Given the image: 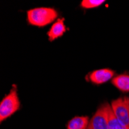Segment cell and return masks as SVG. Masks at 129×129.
<instances>
[{"label": "cell", "mask_w": 129, "mask_h": 129, "mask_svg": "<svg viewBox=\"0 0 129 129\" xmlns=\"http://www.w3.org/2000/svg\"><path fill=\"white\" fill-rule=\"evenodd\" d=\"M108 129H129L124 124H122L116 117L114 115L111 105L108 104Z\"/></svg>", "instance_id": "9"}, {"label": "cell", "mask_w": 129, "mask_h": 129, "mask_svg": "<svg viewBox=\"0 0 129 129\" xmlns=\"http://www.w3.org/2000/svg\"><path fill=\"white\" fill-rule=\"evenodd\" d=\"M19 107L20 102L18 97L17 87L13 85L9 93L0 103V121L3 122L9 118L19 109Z\"/></svg>", "instance_id": "2"}, {"label": "cell", "mask_w": 129, "mask_h": 129, "mask_svg": "<svg viewBox=\"0 0 129 129\" xmlns=\"http://www.w3.org/2000/svg\"><path fill=\"white\" fill-rule=\"evenodd\" d=\"M104 3V0H83L81 2V7L89 9H93V8H97L102 5Z\"/></svg>", "instance_id": "10"}, {"label": "cell", "mask_w": 129, "mask_h": 129, "mask_svg": "<svg viewBox=\"0 0 129 129\" xmlns=\"http://www.w3.org/2000/svg\"><path fill=\"white\" fill-rule=\"evenodd\" d=\"M112 84L121 92H129V75L121 74L112 79Z\"/></svg>", "instance_id": "7"}, {"label": "cell", "mask_w": 129, "mask_h": 129, "mask_svg": "<svg viewBox=\"0 0 129 129\" xmlns=\"http://www.w3.org/2000/svg\"><path fill=\"white\" fill-rule=\"evenodd\" d=\"M67 31L66 26L64 24V19L60 18L57 19L47 32V36L50 41H53L58 38L61 37Z\"/></svg>", "instance_id": "6"}, {"label": "cell", "mask_w": 129, "mask_h": 129, "mask_svg": "<svg viewBox=\"0 0 129 129\" xmlns=\"http://www.w3.org/2000/svg\"><path fill=\"white\" fill-rule=\"evenodd\" d=\"M58 16L57 11L53 8L39 7L27 11V21L32 26L44 27L53 22Z\"/></svg>", "instance_id": "1"}, {"label": "cell", "mask_w": 129, "mask_h": 129, "mask_svg": "<svg viewBox=\"0 0 129 129\" xmlns=\"http://www.w3.org/2000/svg\"><path fill=\"white\" fill-rule=\"evenodd\" d=\"M111 108L116 118L129 128V97H121L114 100Z\"/></svg>", "instance_id": "3"}, {"label": "cell", "mask_w": 129, "mask_h": 129, "mask_svg": "<svg viewBox=\"0 0 129 129\" xmlns=\"http://www.w3.org/2000/svg\"><path fill=\"white\" fill-rule=\"evenodd\" d=\"M114 75V72L111 69H99L93 70L89 75V79L94 84H102L109 81Z\"/></svg>", "instance_id": "5"}, {"label": "cell", "mask_w": 129, "mask_h": 129, "mask_svg": "<svg viewBox=\"0 0 129 129\" xmlns=\"http://www.w3.org/2000/svg\"><path fill=\"white\" fill-rule=\"evenodd\" d=\"M89 118L87 116L74 117L67 124V129H87Z\"/></svg>", "instance_id": "8"}, {"label": "cell", "mask_w": 129, "mask_h": 129, "mask_svg": "<svg viewBox=\"0 0 129 129\" xmlns=\"http://www.w3.org/2000/svg\"><path fill=\"white\" fill-rule=\"evenodd\" d=\"M108 103L101 104L90 120L87 129H108Z\"/></svg>", "instance_id": "4"}]
</instances>
